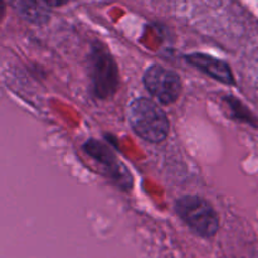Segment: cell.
Segmentation results:
<instances>
[{
    "label": "cell",
    "instance_id": "1",
    "mask_svg": "<svg viewBox=\"0 0 258 258\" xmlns=\"http://www.w3.org/2000/svg\"><path fill=\"white\" fill-rule=\"evenodd\" d=\"M127 118L133 130L150 143H160L169 134L165 112L148 98H136L127 108Z\"/></svg>",
    "mask_w": 258,
    "mask_h": 258
},
{
    "label": "cell",
    "instance_id": "2",
    "mask_svg": "<svg viewBox=\"0 0 258 258\" xmlns=\"http://www.w3.org/2000/svg\"><path fill=\"white\" fill-rule=\"evenodd\" d=\"M176 212L184 222L202 237H213L219 228L218 216L213 207L197 196L183 197L176 202Z\"/></svg>",
    "mask_w": 258,
    "mask_h": 258
},
{
    "label": "cell",
    "instance_id": "3",
    "mask_svg": "<svg viewBox=\"0 0 258 258\" xmlns=\"http://www.w3.org/2000/svg\"><path fill=\"white\" fill-rule=\"evenodd\" d=\"M144 85L164 105L175 102L181 93L180 77L163 66H151L144 76Z\"/></svg>",
    "mask_w": 258,
    "mask_h": 258
},
{
    "label": "cell",
    "instance_id": "4",
    "mask_svg": "<svg viewBox=\"0 0 258 258\" xmlns=\"http://www.w3.org/2000/svg\"><path fill=\"white\" fill-rule=\"evenodd\" d=\"M95 90L101 98L110 97L117 87V70L111 55L103 48H95L92 55Z\"/></svg>",
    "mask_w": 258,
    "mask_h": 258
},
{
    "label": "cell",
    "instance_id": "5",
    "mask_svg": "<svg viewBox=\"0 0 258 258\" xmlns=\"http://www.w3.org/2000/svg\"><path fill=\"white\" fill-rule=\"evenodd\" d=\"M186 59L193 66L198 67L201 71L206 72L207 75L221 81V82L227 83V85H233L234 83V78L231 70L222 60L216 59V58L209 57V55L206 54H201V53L188 55Z\"/></svg>",
    "mask_w": 258,
    "mask_h": 258
},
{
    "label": "cell",
    "instance_id": "6",
    "mask_svg": "<svg viewBox=\"0 0 258 258\" xmlns=\"http://www.w3.org/2000/svg\"><path fill=\"white\" fill-rule=\"evenodd\" d=\"M42 2L43 0H9L15 12L33 24H44L49 19V12Z\"/></svg>",
    "mask_w": 258,
    "mask_h": 258
},
{
    "label": "cell",
    "instance_id": "7",
    "mask_svg": "<svg viewBox=\"0 0 258 258\" xmlns=\"http://www.w3.org/2000/svg\"><path fill=\"white\" fill-rule=\"evenodd\" d=\"M67 2L68 0H43V3H45L49 7H62Z\"/></svg>",
    "mask_w": 258,
    "mask_h": 258
},
{
    "label": "cell",
    "instance_id": "8",
    "mask_svg": "<svg viewBox=\"0 0 258 258\" xmlns=\"http://www.w3.org/2000/svg\"><path fill=\"white\" fill-rule=\"evenodd\" d=\"M243 2L258 15V0H243Z\"/></svg>",
    "mask_w": 258,
    "mask_h": 258
},
{
    "label": "cell",
    "instance_id": "9",
    "mask_svg": "<svg viewBox=\"0 0 258 258\" xmlns=\"http://www.w3.org/2000/svg\"><path fill=\"white\" fill-rule=\"evenodd\" d=\"M4 15H5V4L3 0H0V22L3 20Z\"/></svg>",
    "mask_w": 258,
    "mask_h": 258
}]
</instances>
